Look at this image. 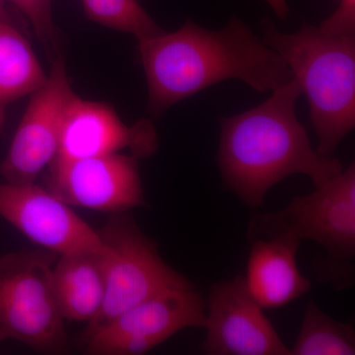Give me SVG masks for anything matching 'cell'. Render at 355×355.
Returning a JSON list of instances; mask_svg holds the SVG:
<instances>
[{
    "label": "cell",
    "mask_w": 355,
    "mask_h": 355,
    "mask_svg": "<svg viewBox=\"0 0 355 355\" xmlns=\"http://www.w3.org/2000/svg\"><path fill=\"white\" fill-rule=\"evenodd\" d=\"M4 123H6V111L0 107V130L3 127Z\"/></svg>",
    "instance_id": "obj_22"
},
{
    "label": "cell",
    "mask_w": 355,
    "mask_h": 355,
    "mask_svg": "<svg viewBox=\"0 0 355 355\" xmlns=\"http://www.w3.org/2000/svg\"><path fill=\"white\" fill-rule=\"evenodd\" d=\"M291 354L354 355V324L336 321L310 301Z\"/></svg>",
    "instance_id": "obj_16"
},
{
    "label": "cell",
    "mask_w": 355,
    "mask_h": 355,
    "mask_svg": "<svg viewBox=\"0 0 355 355\" xmlns=\"http://www.w3.org/2000/svg\"><path fill=\"white\" fill-rule=\"evenodd\" d=\"M51 282L64 320L90 323L99 314L106 292L103 249L58 256L51 270Z\"/></svg>",
    "instance_id": "obj_14"
},
{
    "label": "cell",
    "mask_w": 355,
    "mask_h": 355,
    "mask_svg": "<svg viewBox=\"0 0 355 355\" xmlns=\"http://www.w3.org/2000/svg\"><path fill=\"white\" fill-rule=\"evenodd\" d=\"M301 93L293 78L263 104L221 120L222 182L248 207H263L268 191L291 175H306L318 188L343 172L340 161L313 150L295 114Z\"/></svg>",
    "instance_id": "obj_2"
},
{
    "label": "cell",
    "mask_w": 355,
    "mask_h": 355,
    "mask_svg": "<svg viewBox=\"0 0 355 355\" xmlns=\"http://www.w3.org/2000/svg\"><path fill=\"white\" fill-rule=\"evenodd\" d=\"M205 301L193 287L168 289L142 301L86 340L91 355H141L180 331L205 328Z\"/></svg>",
    "instance_id": "obj_7"
},
{
    "label": "cell",
    "mask_w": 355,
    "mask_h": 355,
    "mask_svg": "<svg viewBox=\"0 0 355 355\" xmlns=\"http://www.w3.org/2000/svg\"><path fill=\"white\" fill-rule=\"evenodd\" d=\"M266 1L280 19L286 20L288 17L289 7L287 0H266Z\"/></svg>",
    "instance_id": "obj_20"
},
{
    "label": "cell",
    "mask_w": 355,
    "mask_h": 355,
    "mask_svg": "<svg viewBox=\"0 0 355 355\" xmlns=\"http://www.w3.org/2000/svg\"><path fill=\"white\" fill-rule=\"evenodd\" d=\"M252 243L245 282L263 309L284 307L309 292L310 280L300 272L296 261L300 243L284 239Z\"/></svg>",
    "instance_id": "obj_13"
},
{
    "label": "cell",
    "mask_w": 355,
    "mask_h": 355,
    "mask_svg": "<svg viewBox=\"0 0 355 355\" xmlns=\"http://www.w3.org/2000/svg\"><path fill=\"white\" fill-rule=\"evenodd\" d=\"M139 53L153 114L229 79H240L259 92L293 79L284 58L237 17L220 31L188 21L176 32L140 40Z\"/></svg>",
    "instance_id": "obj_1"
},
{
    "label": "cell",
    "mask_w": 355,
    "mask_h": 355,
    "mask_svg": "<svg viewBox=\"0 0 355 355\" xmlns=\"http://www.w3.org/2000/svg\"><path fill=\"white\" fill-rule=\"evenodd\" d=\"M106 292L99 314L88 324L87 340L146 299L168 289L193 287L161 258L157 243L147 237L128 211L114 214L101 231Z\"/></svg>",
    "instance_id": "obj_6"
},
{
    "label": "cell",
    "mask_w": 355,
    "mask_h": 355,
    "mask_svg": "<svg viewBox=\"0 0 355 355\" xmlns=\"http://www.w3.org/2000/svg\"><path fill=\"white\" fill-rule=\"evenodd\" d=\"M46 77L29 42L12 21L0 19V107L6 109L31 95Z\"/></svg>",
    "instance_id": "obj_15"
},
{
    "label": "cell",
    "mask_w": 355,
    "mask_h": 355,
    "mask_svg": "<svg viewBox=\"0 0 355 355\" xmlns=\"http://www.w3.org/2000/svg\"><path fill=\"white\" fill-rule=\"evenodd\" d=\"M247 236L250 242H317L327 252L316 265L319 279L336 289L349 288L354 280V163L314 193L292 198L284 209L252 216Z\"/></svg>",
    "instance_id": "obj_4"
},
{
    "label": "cell",
    "mask_w": 355,
    "mask_h": 355,
    "mask_svg": "<svg viewBox=\"0 0 355 355\" xmlns=\"http://www.w3.org/2000/svg\"><path fill=\"white\" fill-rule=\"evenodd\" d=\"M24 14L37 36L44 43L55 38V28L51 16V0H7Z\"/></svg>",
    "instance_id": "obj_18"
},
{
    "label": "cell",
    "mask_w": 355,
    "mask_h": 355,
    "mask_svg": "<svg viewBox=\"0 0 355 355\" xmlns=\"http://www.w3.org/2000/svg\"><path fill=\"white\" fill-rule=\"evenodd\" d=\"M0 217L58 256L103 249L98 231L69 205L35 183H0Z\"/></svg>",
    "instance_id": "obj_10"
},
{
    "label": "cell",
    "mask_w": 355,
    "mask_h": 355,
    "mask_svg": "<svg viewBox=\"0 0 355 355\" xmlns=\"http://www.w3.org/2000/svg\"><path fill=\"white\" fill-rule=\"evenodd\" d=\"M7 0H0V19L12 21L7 9Z\"/></svg>",
    "instance_id": "obj_21"
},
{
    "label": "cell",
    "mask_w": 355,
    "mask_h": 355,
    "mask_svg": "<svg viewBox=\"0 0 355 355\" xmlns=\"http://www.w3.org/2000/svg\"><path fill=\"white\" fill-rule=\"evenodd\" d=\"M58 258L44 249L0 257V343L17 340L43 354L69 352L51 282Z\"/></svg>",
    "instance_id": "obj_5"
},
{
    "label": "cell",
    "mask_w": 355,
    "mask_h": 355,
    "mask_svg": "<svg viewBox=\"0 0 355 355\" xmlns=\"http://www.w3.org/2000/svg\"><path fill=\"white\" fill-rule=\"evenodd\" d=\"M158 146L150 121L127 125L109 105L87 101L73 93L65 110L55 160L110 155L123 149H130L139 159L146 158L155 154Z\"/></svg>",
    "instance_id": "obj_12"
},
{
    "label": "cell",
    "mask_w": 355,
    "mask_h": 355,
    "mask_svg": "<svg viewBox=\"0 0 355 355\" xmlns=\"http://www.w3.org/2000/svg\"><path fill=\"white\" fill-rule=\"evenodd\" d=\"M319 27L333 34L355 35V0H340L334 13Z\"/></svg>",
    "instance_id": "obj_19"
},
{
    "label": "cell",
    "mask_w": 355,
    "mask_h": 355,
    "mask_svg": "<svg viewBox=\"0 0 355 355\" xmlns=\"http://www.w3.org/2000/svg\"><path fill=\"white\" fill-rule=\"evenodd\" d=\"M89 19L127 34L137 41L151 38L163 30L137 0H81Z\"/></svg>",
    "instance_id": "obj_17"
},
{
    "label": "cell",
    "mask_w": 355,
    "mask_h": 355,
    "mask_svg": "<svg viewBox=\"0 0 355 355\" xmlns=\"http://www.w3.org/2000/svg\"><path fill=\"white\" fill-rule=\"evenodd\" d=\"M49 167L46 189L70 207L119 214L146 205L132 154L53 160Z\"/></svg>",
    "instance_id": "obj_9"
},
{
    "label": "cell",
    "mask_w": 355,
    "mask_h": 355,
    "mask_svg": "<svg viewBox=\"0 0 355 355\" xmlns=\"http://www.w3.org/2000/svg\"><path fill=\"white\" fill-rule=\"evenodd\" d=\"M263 41L284 58L309 102L319 144L316 153L334 158L355 127V35H338L303 24L295 34L261 22Z\"/></svg>",
    "instance_id": "obj_3"
},
{
    "label": "cell",
    "mask_w": 355,
    "mask_h": 355,
    "mask_svg": "<svg viewBox=\"0 0 355 355\" xmlns=\"http://www.w3.org/2000/svg\"><path fill=\"white\" fill-rule=\"evenodd\" d=\"M245 277L217 282L210 289L207 333L202 350L209 355H289Z\"/></svg>",
    "instance_id": "obj_11"
},
{
    "label": "cell",
    "mask_w": 355,
    "mask_h": 355,
    "mask_svg": "<svg viewBox=\"0 0 355 355\" xmlns=\"http://www.w3.org/2000/svg\"><path fill=\"white\" fill-rule=\"evenodd\" d=\"M72 95L64 58L58 57L46 83L32 93L8 153L0 164V174L7 183H35L44 168L55 160L65 110Z\"/></svg>",
    "instance_id": "obj_8"
}]
</instances>
